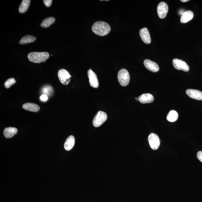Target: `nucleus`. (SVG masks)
Masks as SVG:
<instances>
[{"label": "nucleus", "mask_w": 202, "mask_h": 202, "mask_svg": "<svg viewBox=\"0 0 202 202\" xmlns=\"http://www.w3.org/2000/svg\"><path fill=\"white\" fill-rule=\"evenodd\" d=\"M43 2L46 7H49L52 4L53 1L52 0H44Z\"/></svg>", "instance_id": "23"}, {"label": "nucleus", "mask_w": 202, "mask_h": 202, "mask_svg": "<svg viewBox=\"0 0 202 202\" xmlns=\"http://www.w3.org/2000/svg\"><path fill=\"white\" fill-rule=\"evenodd\" d=\"M138 100L141 103H149L153 102L154 97L150 94H144L138 97Z\"/></svg>", "instance_id": "13"}, {"label": "nucleus", "mask_w": 202, "mask_h": 202, "mask_svg": "<svg viewBox=\"0 0 202 202\" xmlns=\"http://www.w3.org/2000/svg\"><path fill=\"white\" fill-rule=\"evenodd\" d=\"M88 76L89 79V83L91 87L97 89L99 87V82L95 73L91 69L88 71Z\"/></svg>", "instance_id": "9"}, {"label": "nucleus", "mask_w": 202, "mask_h": 202, "mask_svg": "<svg viewBox=\"0 0 202 202\" xmlns=\"http://www.w3.org/2000/svg\"><path fill=\"white\" fill-rule=\"evenodd\" d=\"M194 14L192 11L189 10L185 11L181 16V23H188L193 18Z\"/></svg>", "instance_id": "14"}, {"label": "nucleus", "mask_w": 202, "mask_h": 202, "mask_svg": "<svg viewBox=\"0 0 202 202\" xmlns=\"http://www.w3.org/2000/svg\"><path fill=\"white\" fill-rule=\"evenodd\" d=\"M40 99L42 101L45 102V101H47L48 99V97L47 95L43 94L40 96Z\"/></svg>", "instance_id": "24"}, {"label": "nucleus", "mask_w": 202, "mask_h": 202, "mask_svg": "<svg viewBox=\"0 0 202 202\" xmlns=\"http://www.w3.org/2000/svg\"><path fill=\"white\" fill-rule=\"evenodd\" d=\"M148 140L152 149L156 150L158 149L160 142L159 137L157 135L154 133L150 134L149 135Z\"/></svg>", "instance_id": "6"}, {"label": "nucleus", "mask_w": 202, "mask_h": 202, "mask_svg": "<svg viewBox=\"0 0 202 202\" xmlns=\"http://www.w3.org/2000/svg\"><path fill=\"white\" fill-rule=\"evenodd\" d=\"M16 83V80L14 78H11L8 79L5 82L4 86L6 89H9L11 86L14 85Z\"/></svg>", "instance_id": "22"}, {"label": "nucleus", "mask_w": 202, "mask_h": 202, "mask_svg": "<svg viewBox=\"0 0 202 202\" xmlns=\"http://www.w3.org/2000/svg\"><path fill=\"white\" fill-rule=\"evenodd\" d=\"M197 157L198 159L202 163V151H199L198 152Z\"/></svg>", "instance_id": "25"}, {"label": "nucleus", "mask_w": 202, "mask_h": 202, "mask_svg": "<svg viewBox=\"0 0 202 202\" xmlns=\"http://www.w3.org/2000/svg\"><path fill=\"white\" fill-rule=\"evenodd\" d=\"M55 18L53 17H50L45 18L44 20L41 24V26L43 28H47L55 22Z\"/></svg>", "instance_id": "21"}, {"label": "nucleus", "mask_w": 202, "mask_h": 202, "mask_svg": "<svg viewBox=\"0 0 202 202\" xmlns=\"http://www.w3.org/2000/svg\"><path fill=\"white\" fill-rule=\"evenodd\" d=\"M172 64L174 68L178 70L188 71L190 70V67L188 65L182 60L175 58L172 60Z\"/></svg>", "instance_id": "7"}, {"label": "nucleus", "mask_w": 202, "mask_h": 202, "mask_svg": "<svg viewBox=\"0 0 202 202\" xmlns=\"http://www.w3.org/2000/svg\"><path fill=\"white\" fill-rule=\"evenodd\" d=\"M140 35L141 40L144 43L146 44H150L151 43V38H150L149 32L147 28L145 27V28L141 29L140 30Z\"/></svg>", "instance_id": "11"}, {"label": "nucleus", "mask_w": 202, "mask_h": 202, "mask_svg": "<svg viewBox=\"0 0 202 202\" xmlns=\"http://www.w3.org/2000/svg\"><path fill=\"white\" fill-rule=\"evenodd\" d=\"M144 65L147 69L152 72H157L159 71V67L158 64L150 60H145Z\"/></svg>", "instance_id": "10"}, {"label": "nucleus", "mask_w": 202, "mask_h": 202, "mask_svg": "<svg viewBox=\"0 0 202 202\" xmlns=\"http://www.w3.org/2000/svg\"><path fill=\"white\" fill-rule=\"evenodd\" d=\"M75 144V138L73 135L70 136L66 140L64 145V148L65 149L69 151L72 149Z\"/></svg>", "instance_id": "15"}, {"label": "nucleus", "mask_w": 202, "mask_h": 202, "mask_svg": "<svg viewBox=\"0 0 202 202\" xmlns=\"http://www.w3.org/2000/svg\"><path fill=\"white\" fill-rule=\"evenodd\" d=\"M31 1L30 0H23L20 4L19 8V12L23 14L27 11L30 6Z\"/></svg>", "instance_id": "19"}, {"label": "nucleus", "mask_w": 202, "mask_h": 202, "mask_svg": "<svg viewBox=\"0 0 202 202\" xmlns=\"http://www.w3.org/2000/svg\"><path fill=\"white\" fill-rule=\"evenodd\" d=\"M92 30L97 35L102 36L109 34L111 28L109 25L105 22L99 21L94 24Z\"/></svg>", "instance_id": "1"}, {"label": "nucleus", "mask_w": 202, "mask_h": 202, "mask_svg": "<svg viewBox=\"0 0 202 202\" xmlns=\"http://www.w3.org/2000/svg\"><path fill=\"white\" fill-rule=\"evenodd\" d=\"M49 57L47 52H31L28 55V59L34 63H40L45 62Z\"/></svg>", "instance_id": "2"}, {"label": "nucleus", "mask_w": 202, "mask_h": 202, "mask_svg": "<svg viewBox=\"0 0 202 202\" xmlns=\"http://www.w3.org/2000/svg\"><path fill=\"white\" fill-rule=\"evenodd\" d=\"M168 10V6L166 3L163 2L160 3L157 7L158 16L161 19H164L166 17Z\"/></svg>", "instance_id": "8"}, {"label": "nucleus", "mask_w": 202, "mask_h": 202, "mask_svg": "<svg viewBox=\"0 0 202 202\" xmlns=\"http://www.w3.org/2000/svg\"><path fill=\"white\" fill-rule=\"evenodd\" d=\"M135 99H136V100H137V98H135Z\"/></svg>", "instance_id": "27"}, {"label": "nucleus", "mask_w": 202, "mask_h": 202, "mask_svg": "<svg viewBox=\"0 0 202 202\" xmlns=\"http://www.w3.org/2000/svg\"><path fill=\"white\" fill-rule=\"evenodd\" d=\"M18 130L15 127H8L5 128L3 131V135L7 138H10L17 133Z\"/></svg>", "instance_id": "16"}, {"label": "nucleus", "mask_w": 202, "mask_h": 202, "mask_svg": "<svg viewBox=\"0 0 202 202\" xmlns=\"http://www.w3.org/2000/svg\"><path fill=\"white\" fill-rule=\"evenodd\" d=\"M186 93L189 97L195 100H202V92L198 90L188 89L186 91Z\"/></svg>", "instance_id": "12"}, {"label": "nucleus", "mask_w": 202, "mask_h": 202, "mask_svg": "<svg viewBox=\"0 0 202 202\" xmlns=\"http://www.w3.org/2000/svg\"><path fill=\"white\" fill-rule=\"evenodd\" d=\"M23 108L27 111L33 112H37L40 110V107L37 104L30 103L24 104Z\"/></svg>", "instance_id": "17"}, {"label": "nucleus", "mask_w": 202, "mask_h": 202, "mask_svg": "<svg viewBox=\"0 0 202 202\" xmlns=\"http://www.w3.org/2000/svg\"><path fill=\"white\" fill-rule=\"evenodd\" d=\"M58 76L61 83L64 85H67L71 80L70 74L67 70L65 69H62L58 71Z\"/></svg>", "instance_id": "5"}, {"label": "nucleus", "mask_w": 202, "mask_h": 202, "mask_svg": "<svg viewBox=\"0 0 202 202\" xmlns=\"http://www.w3.org/2000/svg\"><path fill=\"white\" fill-rule=\"evenodd\" d=\"M117 78L120 85L123 87H126L130 82V77L129 73L126 69H121L119 71Z\"/></svg>", "instance_id": "3"}, {"label": "nucleus", "mask_w": 202, "mask_h": 202, "mask_svg": "<svg viewBox=\"0 0 202 202\" xmlns=\"http://www.w3.org/2000/svg\"><path fill=\"white\" fill-rule=\"evenodd\" d=\"M36 38L35 37L30 35L25 36L21 39L19 43L20 44L24 45L25 44L34 43L35 41Z\"/></svg>", "instance_id": "18"}, {"label": "nucleus", "mask_w": 202, "mask_h": 202, "mask_svg": "<svg viewBox=\"0 0 202 202\" xmlns=\"http://www.w3.org/2000/svg\"><path fill=\"white\" fill-rule=\"evenodd\" d=\"M181 1L183 2H188L189 1V0H181Z\"/></svg>", "instance_id": "26"}, {"label": "nucleus", "mask_w": 202, "mask_h": 202, "mask_svg": "<svg viewBox=\"0 0 202 202\" xmlns=\"http://www.w3.org/2000/svg\"><path fill=\"white\" fill-rule=\"evenodd\" d=\"M179 115L177 112L172 110L169 112L167 115V119L170 122H174L177 120Z\"/></svg>", "instance_id": "20"}, {"label": "nucleus", "mask_w": 202, "mask_h": 202, "mask_svg": "<svg viewBox=\"0 0 202 202\" xmlns=\"http://www.w3.org/2000/svg\"><path fill=\"white\" fill-rule=\"evenodd\" d=\"M108 116L107 114L103 111H100L98 112L94 118L93 124L94 126L98 127L102 126L107 120Z\"/></svg>", "instance_id": "4"}]
</instances>
